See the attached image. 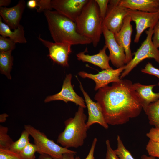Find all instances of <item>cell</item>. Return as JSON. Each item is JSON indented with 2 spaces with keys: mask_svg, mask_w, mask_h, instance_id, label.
I'll list each match as a JSON object with an SVG mask.
<instances>
[{
  "mask_svg": "<svg viewBox=\"0 0 159 159\" xmlns=\"http://www.w3.org/2000/svg\"><path fill=\"white\" fill-rule=\"evenodd\" d=\"M94 99L100 105L108 125H121L138 117L143 107L131 81L121 79L98 90Z\"/></svg>",
  "mask_w": 159,
  "mask_h": 159,
  "instance_id": "cell-1",
  "label": "cell"
},
{
  "mask_svg": "<svg viewBox=\"0 0 159 159\" xmlns=\"http://www.w3.org/2000/svg\"><path fill=\"white\" fill-rule=\"evenodd\" d=\"M44 13L54 42L72 45L92 43L90 39L78 33L75 22L56 11L46 10Z\"/></svg>",
  "mask_w": 159,
  "mask_h": 159,
  "instance_id": "cell-2",
  "label": "cell"
},
{
  "mask_svg": "<svg viewBox=\"0 0 159 159\" xmlns=\"http://www.w3.org/2000/svg\"><path fill=\"white\" fill-rule=\"evenodd\" d=\"M102 21L95 0H89L75 22L78 33L90 39L96 47L102 33Z\"/></svg>",
  "mask_w": 159,
  "mask_h": 159,
  "instance_id": "cell-3",
  "label": "cell"
},
{
  "mask_svg": "<svg viewBox=\"0 0 159 159\" xmlns=\"http://www.w3.org/2000/svg\"><path fill=\"white\" fill-rule=\"evenodd\" d=\"M84 109L79 106L74 117L64 121V129L58 135L57 140V143L61 146L67 148H77L83 145L89 129L87 126V116Z\"/></svg>",
  "mask_w": 159,
  "mask_h": 159,
  "instance_id": "cell-4",
  "label": "cell"
},
{
  "mask_svg": "<svg viewBox=\"0 0 159 159\" xmlns=\"http://www.w3.org/2000/svg\"><path fill=\"white\" fill-rule=\"evenodd\" d=\"M24 128L33 138L37 152L40 155H48L53 159H62L65 153H77L76 151L59 145L48 138L44 133L30 125H25Z\"/></svg>",
  "mask_w": 159,
  "mask_h": 159,
  "instance_id": "cell-5",
  "label": "cell"
},
{
  "mask_svg": "<svg viewBox=\"0 0 159 159\" xmlns=\"http://www.w3.org/2000/svg\"><path fill=\"white\" fill-rule=\"evenodd\" d=\"M147 37L141 46L134 53V57L125 65L124 70L120 77L122 79L142 61L147 58H153L159 64V50L154 45L152 40L153 29L149 28L145 32Z\"/></svg>",
  "mask_w": 159,
  "mask_h": 159,
  "instance_id": "cell-6",
  "label": "cell"
},
{
  "mask_svg": "<svg viewBox=\"0 0 159 159\" xmlns=\"http://www.w3.org/2000/svg\"><path fill=\"white\" fill-rule=\"evenodd\" d=\"M120 0H109L107 12L102 21V25L114 34L120 31L128 15V9L120 4Z\"/></svg>",
  "mask_w": 159,
  "mask_h": 159,
  "instance_id": "cell-7",
  "label": "cell"
},
{
  "mask_svg": "<svg viewBox=\"0 0 159 159\" xmlns=\"http://www.w3.org/2000/svg\"><path fill=\"white\" fill-rule=\"evenodd\" d=\"M128 14L131 21L135 24L136 34L134 40L135 43H138L142 33L146 29H153L159 20L157 12L150 13L136 10L128 9Z\"/></svg>",
  "mask_w": 159,
  "mask_h": 159,
  "instance_id": "cell-8",
  "label": "cell"
},
{
  "mask_svg": "<svg viewBox=\"0 0 159 159\" xmlns=\"http://www.w3.org/2000/svg\"><path fill=\"white\" fill-rule=\"evenodd\" d=\"M102 33L105 45L109 51V57L112 63L117 68L125 66L126 63L125 50L117 42L115 34L103 25Z\"/></svg>",
  "mask_w": 159,
  "mask_h": 159,
  "instance_id": "cell-9",
  "label": "cell"
},
{
  "mask_svg": "<svg viewBox=\"0 0 159 159\" xmlns=\"http://www.w3.org/2000/svg\"><path fill=\"white\" fill-rule=\"evenodd\" d=\"M89 0H52V9L75 21Z\"/></svg>",
  "mask_w": 159,
  "mask_h": 159,
  "instance_id": "cell-10",
  "label": "cell"
},
{
  "mask_svg": "<svg viewBox=\"0 0 159 159\" xmlns=\"http://www.w3.org/2000/svg\"><path fill=\"white\" fill-rule=\"evenodd\" d=\"M72 75H67L64 80L62 90L59 93L52 95L48 96L44 100L45 103L55 100H62L66 103L71 102L84 108L86 107L83 98L78 95L74 90L71 80Z\"/></svg>",
  "mask_w": 159,
  "mask_h": 159,
  "instance_id": "cell-11",
  "label": "cell"
},
{
  "mask_svg": "<svg viewBox=\"0 0 159 159\" xmlns=\"http://www.w3.org/2000/svg\"><path fill=\"white\" fill-rule=\"evenodd\" d=\"M125 66L115 69L104 70L96 74L81 71L78 75L82 78H87L94 80L95 83L94 90L96 91L107 86L110 83L120 81V77L125 69Z\"/></svg>",
  "mask_w": 159,
  "mask_h": 159,
  "instance_id": "cell-12",
  "label": "cell"
},
{
  "mask_svg": "<svg viewBox=\"0 0 159 159\" xmlns=\"http://www.w3.org/2000/svg\"><path fill=\"white\" fill-rule=\"evenodd\" d=\"M38 39L48 48V56L53 62L63 67L68 66L69 56L72 52L71 44L53 42L42 39L40 36Z\"/></svg>",
  "mask_w": 159,
  "mask_h": 159,
  "instance_id": "cell-13",
  "label": "cell"
},
{
  "mask_svg": "<svg viewBox=\"0 0 159 159\" xmlns=\"http://www.w3.org/2000/svg\"><path fill=\"white\" fill-rule=\"evenodd\" d=\"M79 82L80 87L84 97L88 110V118L86 122L87 127L89 129L93 124L97 123L105 129H108L109 125L105 120L100 105L91 99L84 89L81 82Z\"/></svg>",
  "mask_w": 159,
  "mask_h": 159,
  "instance_id": "cell-14",
  "label": "cell"
},
{
  "mask_svg": "<svg viewBox=\"0 0 159 159\" xmlns=\"http://www.w3.org/2000/svg\"><path fill=\"white\" fill-rule=\"evenodd\" d=\"M131 21L130 16L128 14L124 19L123 26L120 31L114 35L117 43L124 49L126 64L129 62L132 59L130 47L133 31L132 26L131 24Z\"/></svg>",
  "mask_w": 159,
  "mask_h": 159,
  "instance_id": "cell-15",
  "label": "cell"
},
{
  "mask_svg": "<svg viewBox=\"0 0 159 159\" xmlns=\"http://www.w3.org/2000/svg\"><path fill=\"white\" fill-rule=\"evenodd\" d=\"M25 5V1L20 0L12 7H0V16L11 29L14 30L20 25V22Z\"/></svg>",
  "mask_w": 159,
  "mask_h": 159,
  "instance_id": "cell-16",
  "label": "cell"
},
{
  "mask_svg": "<svg viewBox=\"0 0 159 159\" xmlns=\"http://www.w3.org/2000/svg\"><path fill=\"white\" fill-rule=\"evenodd\" d=\"M107 47L104 45L99 53L93 55L85 54L87 50L79 52L76 56L77 59L83 62H87L99 67L103 70L112 69L109 64L110 59L106 53Z\"/></svg>",
  "mask_w": 159,
  "mask_h": 159,
  "instance_id": "cell-17",
  "label": "cell"
},
{
  "mask_svg": "<svg viewBox=\"0 0 159 159\" xmlns=\"http://www.w3.org/2000/svg\"><path fill=\"white\" fill-rule=\"evenodd\" d=\"M156 85H144L139 83L133 84V87L139 98L143 109L145 111L147 107L159 99V92L153 91Z\"/></svg>",
  "mask_w": 159,
  "mask_h": 159,
  "instance_id": "cell-18",
  "label": "cell"
},
{
  "mask_svg": "<svg viewBox=\"0 0 159 159\" xmlns=\"http://www.w3.org/2000/svg\"><path fill=\"white\" fill-rule=\"evenodd\" d=\"M120 4L131 10L154 13L158 11L159 0H120Z\"/></svg>",
  "mask_w": 159,
  "mask_h": 159,
  "instance_id": "cell-19",
  "label": "cell"
},
{
  "mask_svg": "<svg viewBox=\"0 0 159 159\" xmlns=\"http://www.w3.org/2000/svg\"><path fill=\"white\" fill-rule=\"evenodd\" d=\"M0 34L1 36L8 37L15 43H25L27 41L24 35V28L21 25L12 31L10 27L3 22L0 17Z\"/></svg>",
  "mask_w": 159,
  "mask_h": 159,
  "instance_id": "cell-20",
  "label": "cell"
},
{
  "mask_svg": "<svg viewBox=\"0 0 159 159\" xmlns=\"http://www.w3.org/2000/svg\"><path fill=\"white\" fill-rule=\"evenodd\" d=\"M11 51L0 52V70L1 73L11 79L10 72L13 65V57Z\"/></svg>",
  "mask_w": 159,
  "mask_h": 159,
  "instance_id": "cell-21",
  "label": "cell"
},
{
  "mask_svg": "<svg viewBox=\"0 0 159 159\" xmlns=\"http://www.w3.org/2000/svg\"><path fill=\"white\" fill-rule=\"evenodd\" d=\"M144 111L150 124L159 128V99L150 104Z\"/></svg>",
  "mask_w": 159,
  "mask_h": 159,
  "instance_id": "cell-22",
  "label": "cell"
},
{
  "mask_svg": "<svg viewBox=\"0 0 159 159\" xmlns=\"http://www.w3.org/2000/svg\"><path fill=\"white\" fill-rule=\"evenodd\" d=\"M29 132L24 129L22 131L19 138L13 143L9 149L18 153L20 154L24 148L30 143Z\"/></svg>",
  "mask_w": 159,
  "mask_h": 159,
  "instance_id": "cell-23",
  "label": "cell"
},
{
  "mask_svg": "<svg viewBox=\"0 0 159 159\" xmlns=\"http://www.w3.org/2000/svg\"><path fill=\"white\" fill-rule=\"evenodd\" d=\"M117 146L114 150L119 159H135L130 153L126 148L119 135L117 137Z\"/></svg>",
  "mask_w": 159,
  "mask_h": 159,
  "instance_id": "cell-24",
  "label": "cell"
},
{
  "mask_svg": "<svg viewBox=\"0 0 159 159\" xmlns=\"http://www.w3.org/2000/svg\"><path fill=\"white\" fill-rule=\"evenodd\" d=\"M8 129L6 127L0 125V148L9 149L14 142L8 134Z\"/></svg>",
  "mask_w": 159,
  "mask_h": 159,
  "instance_id": "cell-25",
  "label": "cell"
},
{
  "mask_svg": "<svg viewBox=\"0 0 159 159\" xmlns=\"http://www.w3.org/2000/svg\"><path fill=\"white\" fill-rule=\"evenodd\" d=\"M37 151L35 145L29 143L19 154L24 159H35V153Z\"/></svg>",
  "mask_w": 159,
  "mask_h": 159,
  "instance_id": "cell-26",
  "label": "cell"
},
{
  "mask_svg": "<svg viewBox=\"0 0 159 159\" xmlns=\"http://www.w3.org/2000/svg\"><path fill=\"white\" fill-rule=\"evenodd\" d=\"M16 47V43L10 38L0 36V52L11 51Z\"/></svg>",
  "mask_w": 159,
  "mask_h": 159,
  "instance_id": "cell-27",
  "label": "cell"
},
{
  "mask_svg": "<svg viewBox=\"0 0 159 159\" xmlns=\"http://www.w3.org/2000/svg\"><path fill=\"white\" fill-rule=\"evenodd\" d=\"M146 149L150 156L159 159V143L149 140L147 144Z\"/></svg>",
  "mask_w": 159,
  "mask_h": 159,
  "instance_id": "cell-28",
  "label": "cell"
},
{
  "mask_svg": "<svg viewBox=\"0 0 159 159\" xmlns=\"http://www.w3.org/2000/svg\"><path fill=\"white\" fill-rule=\"evenodd\" d=\"M0 159H24L21 155L9 149L0 148Z\"/></svg>",
  "mask_w": 159,
  "mask_h": 159,
  "instance_id": "cell-29",
  "label": "cell"
},
{
  "mask_svg": "<svg viewBox=\"0 0 159 159\" xmlns=\"http://www.w3.org/2000/svg\"><path fill=\"white\" fill-rule=\"evenodd\" d=\"M141 71L145 73L155 76L159 79V69L154 67L150 62H148L144 68L141 69ZM158 85L159 86V82Z\"/></svg>",
  "mask_w": 159,
  "mask_h": 159,
  "instance_id": "cell-30",
  "label": "cell"
},
{
  "mask_svg": "<svg viewBox=\"0 0 159 159\" xmlns=\"http://www.w3.org/2000/svg\"><path fill=\"white\" fill-rule=\"evenodd\" d=\"M98 7L100 14L103 20L107 12L108 0H95Z\"/></svg>",
  "mask_w": 159,
  "mask_h": 159,
  "instance_id": "cell-31",
  "label": "cell"
},
{
  "mask_svg": "<svg viewBox=\"0 0 159 159\" xmlns=\"http://www.w3.org/2000/svg\"><path fill=\"white\" fill-rule=\"evenodd\" d=\"M37 11L40 13L46 10H52L51 0H37Z\"/></svg>",
  "mask_w": 159,
  "mask_h": 159,
  "instance_id": "cell-32",
  "label": "cell"
},
{
  "mask_svg": "<svg viewBox=\"0 0 159 159\" xmlns=\"http://www.w3.org/2000/svg\"><path fill=\"white\" fill-rule=\"evenodd\" d=\"M146 135L150 140L159 143V128L153 127L147 133Z\"/></svg>",
  "mask_w": 159,
  "mask_h": 159,
  "instance_id": "cell-33",
  "label": "cell"
},
{
  "mask_svg": "<svg viewBox=\"0 0 159 159\" xmlns=\"http://www.w3.org/2000/svg\"><path fill=\"white\" fill-rule=\"evenodd\" d=\"M107 152L105 159H119L112 148L110 140L107 139L106 140Z\"/></svg>",
  "mask_w": 159,
  "mask_h": 159,
  "instance_id": "cell-34",
  "label": "cell"
},
{
  "mask_svg": "<svg viewBox=\"0 0 159 159\" xmlns=\"http://www.w3.org/2000/svg\"><path fill=\"white\" fill-rule=\"evenodd\" d=\"M153 29L152 42L155 46L157 48H159V20L155 25Z\"/></svg>",
  "mask_w": 159,
  "mask_h": 159,
  "instance_id": "cell-35",
  "label": "cell"
},
{
  "mask_svg": "<svg viewBox=\"0 0 159 159\" xmlns=\"http://www.w3.org/2000/svg\"><path fill=\"white\" fill-rule=\"evenodd\" d=\"M75 154L66 153L64 154L62 159H81L79 156L75 157ZM38 159H53L49 156L45 154L40 155Z\"/></svg>",
  "mask_w": 159,
  "mask_h": 159,
  "instance_id": "cell-36",
  "label": "cell"
},
{
  "mask_svg": "<svg viewBox=\"0 0 159 159\" xmlns=\"http://www.w3.org/2000/svg\"><path fill=\"white\" fill-rule=\"evenodd\" d=\"M97 141L96 138L94 139L88 153L85 159H95L94 152Z\"/></svg>",
  "mask_w": 159,
  "mask_h": 159,
  "instance_id": "cell-37",
  "label": "cell"
},
{
  "mask_svg": "<svg viewBox=\"0 0 159 159\" xmlns=\"http://www.w3.org/2000/svg\"><path fill=\"white\" fill-rule=\"evenodd\" d=\"M27 6L30 9H37V0H29L27 4Z\"/></svg>",
  "mask_w": 159,
  "mask_h": 159,
  "instance_id": "cell-38",
  "label": "cell"
},
{
  "mask_svg": "<svg viewBox=\"0 0 159 159\" xmlns=\"http://www.w3.org/2000/svg\"><path fill=\"white\" fill-rule=\"evenodd\" d=\"M11 1L10 0H0V7L8 6L10 4Z\"/></svg>",
  "mask_w": 159,
  "mask_h": 159,
  "instance_id": "cell-39",
  "label": "cell"
},
{
  "mask_svg": "<svg viewBox=\"0 0 159 159\" xmlns=\"http://www.w3.org/2000/svg\"><path fill=\"white\" fill-rule=\"evenodd\" d=\"M8 115L6 114H3L0 115V122L3 123L5 122L7 118Z\"/></svg>",
  "mask_w": 159,
  "mask_h": 159,
  "instance_id": "cell-40",
  "label": "cell"
},
{
  "mask_svg": "<svg viewBox=\"0 0 159 159\" xmlns=\"http://www.w3.org/2000/svg\"><path fill=\"white\" fill-rule=\"evenodd\" d=\"M141 159H155V158L151 156H148L145 155H142L141 157Z\"/></svg>",
  "mask_w": 159,
  "mask_h": 159,
  "instance_id": "cell-41",
  "label": "cell"
},
{
  "mask_svg": "<svg viewBox=\"0 0 159 159\" xmlns=\"http://www.w3.org/2000/svg\"><path fill=\"white\" fill-rule=\"evenodd\" d=\"M157 12L158 14V17L159 20V4L158 9V10Z\"/></svg>",
  "mask_w": 159,
  "mask_h": 159,
  "instance_id": "cell-42",
  "label": "cell"
}]
</instances>
